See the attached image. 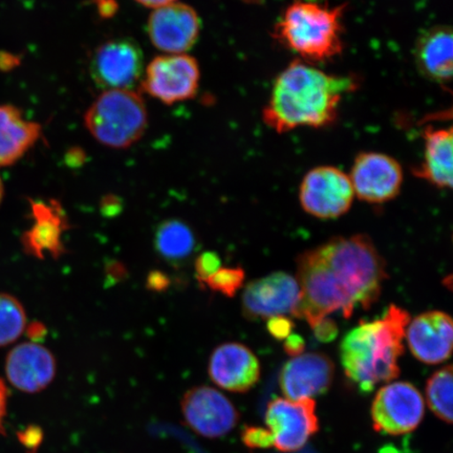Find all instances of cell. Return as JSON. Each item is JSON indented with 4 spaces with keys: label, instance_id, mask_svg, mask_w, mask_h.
I'll return each mask as SVG.
<instances>
[{
    "label": "cell",
    "instance_id": "1",
    "mask_svg": "<svg viewBox=\"0 0 453 453\" xmlns=\"http://www.w3.org/2000/svg\"><path fill=\"white\" fill-rule=\"evenodd\" d=\"M299 299L292 315L314 328L342 311L350 319L357 309L378 302L388 279L387 264L365 234L337 236L299 255Z\"/></svg>",
    "mask_w": 453,
    "mask_h": 453
},
{
    "label": "cell",
    "instance_id": "2",
    "mask_svg": "<svg viewBox=\"0 0 453 453\" xmlns=\"http://www.w3.org/2000/svg\"><path fill=\"white\" fill-rule=\"evenodd\" d=\"M358 84L354 76L330 75L307 62L293 61L276 79L264 121L279 134L330 127L337 120L343 96Z\"/></svg>",
    "mask_w": 453,
    "mask_h": 453
},
{
    "label": "cell",
    "instance_id": "3",
    "mask_svg": "<svg viewBox=\"0 0 453 453\" xmlns=\"http://www.w3.org/2000/svg\"><path fill=\"white\" fill-rule=\"evenodd\" d=\"M410 322L409 311L392 304L382 319L360 322L342 339L340 359L345 375L360 393H372L377 385L398 378Z\"/></svg>",
    "mask_w": 453,
    "mask_h": 453
},
{
    "label": "cell",
    "instance_id": "4",
    "mask_svg": "<svg viewBox=\"0 0 453 453\" xmlns=\"http://www.w3.org/2000/svg\"><path fill=\"white\" fill-rule=\"evenodd\" d=\"M344 11L345 4L293 3L277 22L273 35L307 64L331 60L342 53Z\"/></svg>",
    "mask_w": 453,
    "mask_h": 453
},
{
    "label": "cell",
    "instance_id": "5",
    "mask_svg": "<svg viewBox=\"0 0 453 453\" xmlns=\"http://www.w3.org/2000/svg\"><path fill=\"white\" fill-rule=\"evenodd\" d=\"M84 123L99 143L123 150L143 137L149 113L143 98L133 89L105 90L85 112Z\"/></svg>",
    "mask_w": 453,
    "mask_h": 453
},
{
    "label": "cell",
    "instance_id": "6",
    "mask_svg": "<svg viewBox=\"0 0 453 453\" xmlns=\"http://www.w3.org/2000/svg\"><path fill=\"white\" fill-rule=\"evenodd\" d=\"M142 88L167 105L195 97L200 85L197 61L186 54L157 56L143 73Z\"/></svg>",
    "mask_w": 453,
    "mask_h": 453
},
{
    "label": "cell",
    "instance_id": "7",
    "mask_svg": "<svg viewBox=\"0 0 453 453\" xmlns=\"http://www.w3.org/2000/svg\"><path fill=\"white\" fill-rule=\"evenodd\" d=\"M354 196L349 175L332 166L310 170L299 190L303 211L321 219L342 217L352 207Z\"/></svg>",
    "mask_w": 453,
    "mask_h": 453
},
{
    "label": "cell",
    "instance_id": "8",
    "mask_svg": "<svg viewBox=\"0 0 453 453\" xmlns=\"http://www.w3.org/2000/svg\"><path fill=\"white\" fill-rule=\"evenodd\" d=\"M144 55L130 38H115L99 45L90 59V76L105 90L133 89L144 73Z\"/></svg>",
    "mask_w": 453,
    "mask_h": 453
},
{
    "label": "cell",
    "instance_id": "9",
    "mask_svg": "<svg viewBox=\"0 0 453 453\" xmlns=\"http://www.w3.org/2000/svg\"><path fill=\"white\" fill-rule=\"evenodd\" d=\"M423 395L412 384L394 382L379 389L372 405L376 432L402 435L413 432L423 420Z\"/></svg>",
    "mask_w": 453,
    "mask_h": 453
},
{
    "label": "cell",
    "instance_id": "10",
    "mask_svg": "<svg viewBox=\"0 0 453 453\" xmlns=\"http://www.w3.org/2000/svg\"><path fill=\"white\" fill-rule=\"evenodd\" d=\"M313 399L271 401L265 411V424L273 446L281 452L302 449L311 435L319 432Z\"/></svg>",
    "mask_w": 453,
    "mask_h": 453
},
{
    "label": "cell",
    "instance_id": "11",
    "mask_svg": "<svg viewBox=\"0 0 453 453\" xmlns=\"http://www.w3.org/2000/svg\"><path fill=\"white\" fill-rule=\"evenodd\" d=\"M182 412L187 425L209 439L224 437L239 422V412L231 401L209 387L189 389L182 400Z\"/></svg>",
    "mask_w": 453,
    "mask_h": 453
},
{
    "label": "cell",
    "instance_id": "12",
    "mask_svg": "<svg viewBox=\"0 0 453 453\" xmlns=\"http://www.w3.org/2000/svg\"><path fill=\"white\" fill-rule=\"evenodd\" d=\"M349 180L359 200L383 203L400 194L403 172L392 157L380 152H361L355 158Z\"/></svg>",
    "mask_w": 453,
    "mask_h": 453
},
{
    "label": "cell",
    "instance_id": "13",
    "mask_svg": "<svg viewBox=\"0 0 453 453\" xmlns=\"http://www.w3.org/2000/svg\"><path fill=\"white\" fill-rule=\"evenodd\" d=\"M296 277L275 272L248 283L242 293V313L250 320H269L292 314L299 299Z\"/></svg>",
    "mask_w": 453,
    "mask_h": 453
},
{
    "label": "cell",
    "instance_id": "14",
    "mask_svg": "<svg viewBox=\"0 0 453 453\" xmlns=\"http://www.w3.org/2000/svg\"><path fill=\"white\" fill-rule=\"evenodd\" d=\"M147 31L157 50L166 54H185L200 36L201 20L190 5L173 3L151 13Z\"/></svg>",
    "mask_w": 453,
    "mask_h": 453
},
{
    "label": "cell",
    "instance_id": "15",
    "mask_svg": "<svg viewBox=\"0 0 453 453\" xmlns=\"http://www.w3.org/2000/svg\"><path fill=\"white\" fill-rule=\"evenodd\" d=\"M334 373L335 365L325 354L307 353L293 357L280 372L281 392L290 400L313 399L331 388Z\"/></svg>",
    "mask_w": 453,
    "mask_h": 453
},
{
    "label": "cell",
    "instance_id": "16",
    "mask_svg": "<svg viewBox=\"0 0 453 453\" xmlns=\"http://www.w3.org/2000/svg\"><path fill=\"white\" fill-rule=\"evenodd\" d=\"M405 337L411 352L426 365H439L449 359L452 352L453 326L449 314L426 311L413 319L406 327Z\"/></svg>",
    "mask_w": 453,
    "mask_h": 453
},
{
    "label": "cell",
    "instance_id": "17",
    "mask_svg": "<svg viewBox=\"0 0 453 453\" xmlns=\"http://www.w3.org/2000/svg\"><path fill=\"white\" fill-rule=\"evenodd\" d=\"M209 376L218 387L229 392L246 393L259 380V361L246 345L224 343L213 350Z\"/></svg>",
    "mask_w": 453,
    "mask_h": 453
},
{
    "label": "cell",
    "instance_id": "18",
    "mask_svg": "<svg viewBox=\"0 0 453 453\" xmlns=\"http://www.w3.org/2000/svg\"><path fill=\"white\" fill-rule=\"evenodd\" d=\"M56 371L54 355L43 345L33 342L17 345L5 362L10 383L27 394L47 388L53 382Z\"/></svg>",
    "mask_w": 453,
    "mask_h": 453
},
{
    "label": "cell",
    "instance_id": "19",
    "mask_svg": "<svg viewBox=\"0 0 453 453\" xmlns=\"http://www.w3.org/2000/svg\"><path fill=\"white\" fill-rule=\"evenodd\" d=\"M34 223L24 235L25 250L39 259L61 257L65 253V232L70 224L65 209L58 201L32 202Z\"/></svg>",
    "mask_w": 453,
    "mask_h": 453
},
{
    "label": "cell",
    "instance_id": "20",
    "mask_svg": "<svg viewBox=\"0 0 453 453\" xmlns=\"http://www.w3.org/2000/svg\"><path fill=\"white\" fill-rule=\"evenodd\" d=\"M415 58L418 70L429 81L449 84L453 67L451 28L438 26L423 33L416 44Z\"/></svg>",
    "mask_w": 453,
    "mask_h": 453
},
{
    "label": "cell",
    "instance_id": "21",
    "mask_svg": "<svg viewBox=\"0 0 453 453\" xmlns=\"http://www.w3.org/2000/svg\"><path fill=\"white\" fill-rule=\"evenodd\" d=\"M41 135V124L27 120L13 105H0V167L14 165Z\"/></svg>",
    "mask_w": 453,
    "mask_h": 453
},
{
    "label": "cell",
    "instance_id": "22",
    "mask_svg": "<svg viewBox=\"0 0 453 453\" xmlns=\"http://www.w3.org/2000/svg\"><path fill=\"white\" fill-rule=\"evenodd\" d=\"M423 137V162L420 166L413 169V173L437 188H451L453 168L451 127H429L424 130Z\"/></svg>",
    "mask_w": 453,
    "mask_h": 453
},
{
    "label": "cell",
    "instance_id": "23",
    "mask_svg": "<svg viewBox=\"0 0 453 453\" xmlns=\"http://www.w3.org/2000/svg\"><path fill=\"white\" fill-rule=\"evenodd\" d=\"M155 246L163 259L172 264L183 263L194 253L196 240L194 231L180 219H167L156 232Z\"/></svg>",
    "mask_w": 453,
    "mask_h": 453
},
{
    "label": "cell",
    "instance_id": "24",
    "mask_svg": "<svg viewBox=\"0 0 453 453\" xmlns=\"http://www.w3.org/2000/svg\"><path fill=\"white\" fill-rule=\"evenodd\" d=\"M426 399L430 411L440 420L452 422V366L435 372L426 384Z\"/></svg>",
    "mask_w": 453,
    "mask_h": 453
},
{
    "label": "cell",
    "instance_id": "25",
    "mask_svg": "<svg viewBox=\"0 0 453 453\" xmlns=\"http://www.w3.org/2000/svg\"><path fill=\"white\" fill-rule=\"evenodd\" d=\"M27 328L24 307L9 294H0V347L13 343Z\"/></svg>",
    "mask_w": 453,
    "mask_h": 453
},
{
    "label": "cell",
    "instance_id": "26",
    "mask_svg": "<svg viewBox=\"0 0 453 453\" xmlns=\"http://www.w3.org/2000/svg\"><path fill=\"white\" fill-rule=\"evenodd\" d=\"M245 271L242 268H219L214 274L203 281L211 290L223 294L226 297H234L243 285Z\"/></svg>",
    "mask_w": 453,
    "mask_h": 453
},
{
    "label": "cell",
    "instance_id": "27",
    "mask_svg": "<svg viewBox=\"0 0 453 453\" xmlns=\"http://www.w3.org/2000/svg\"><path fill=\"white\" fill-rule=\"evenodd\" d=\"M195 267L196 279L203 285L208 277H211L219 268H222V263H220L218 253L207 251L198 255Z\"/></svg>",
    "mask_w": 453,
    "mask_h": 453
},
{
    "label": "cell",
    "instance_id": "28",
    "mask_svg": "<svg viewBox=\"0 0 453 453\" xmlns=\"http://www.w3.org/2000/svg\"><path fill=\"white\" fill-rule=\"evenodd\" d=\"M242 441L250 449H267L273 446L271 434L268 429L248 427L242 433Z\"/></svg>",
    "mask_w": 453,
    "mask_h": 453
},
{
    "label": "cell",
    "instance_id": "29",
    "mask_svg": "<svg viewBox=\"0 0 453 453\" xmlns=\"http://www.w3.org/2000/svg\"><path fill=\"white\" fill-rule=\"evenodd\" d=\"M292 330L293 322L285 316L273 317L268 320V331L276 339H286Z\"/></svg>",
    "mask_w": 453,
    "mask_h": 453
},
{
    "label": "cell",
    "instance_id": "30",
    "mask_svg": "<svg viewBox=\"0 0 453 453\" xmlns=\"http://www.w3.org/2000/svg\"><path fill=\"white\" fill-rule=\"evenodd\" d=\"M315 336L319 342H330L337 337L338 328L331 319H326L319 322L314 328Z\"/></svg>",
    "mask_w": 453,
    "mask_h": 453
},
{
    "label": "cell",
    "instance_id": "31",
    "mask_svg": "<svg viewBox=\"0 0 453 453\" xmlns=\"http://www.w3.org/2000/svg\"><path fill=\"white\" fill-rule=\"evenodd\" d=\"M122 211V202L116 196L109 195L102 198L101 213L105 218H115Z\"/></svg>",
    "mask_w": 453,
    "mask_h": 453
},
{
    "label": "cell",
    "instance_id": "32",
    "mask_svg": "<svg viewBox=\"0 0 453 453\" xmlns=\"http://www.w3.org/2000/svg\"><path fill=\"white\" fill-rule=\"evenodd\" d=\"M285 340V350L288 355L296 357L303 353L304 340L298 334H290Z\"/></svg>",
    "mask_w": 453,
    "mask_h": 453
},
{
    "label": "cell",
    "instance_id": "33",
    "mask_svg": "<svg viewBox=\"0 0 453 453\" xmlns=\"http://www.w3.org/2000/svg\"><path fill=\"white\" fill-rule=\"evenodd\" d=\"M169 281L166 275L161 272H152L147 280V287L152 291H163L168 287Z\"/></svg>",
    "mask_w": 453,
    "mask_h": 453
},
{
    "label": "cell",
    "instance_id": "34",
    "mask_svg": "<svg viewBox=\"0 0 453 453\" xmlns=\"http://www.w3.org/2000/svg\"><path fill=\"white\" fill-rule=\"evenodd\" d=\"M7 398L8 389L5 388V384L2 379H0V432H2L3 429L5 412H7Z\"/></svg>",
    "mask_w": 453,
    "mask_h": 453
},
{
    "label": "cell",
    "instance_id": "35",
    "mask_svg": "<svg viewBox=\"0 0 453 453\" xmlns=\"http://www.w3.org/2000/svg\"><path fill=\"white\" fill-rule=\"evenodd\" d=\"M47 334V328H45L42 324H34L31 326H28V335L33 340V342H38V340H42V337Z\"/></svg>",
    "mask_w": 453,
    "mask_h": 453
},
{
    "label": "cell",
    "instance_id": "36",
    "mask_svg": "<svg viewBox=\"0 0 453 453\" xmlns=\"http://www.w3.org/2000/svg\"><path fill=\"white\" fill-rule=\"evenodd\" d=\"M135 2L144 5L146 8L156 10L158 8L165 7L167 4H173L177 2V0H135Z\"/></svg>",
    "mask_w": 453,
    "mask_h": 453
},
{
    "label": "cell",
    "instance_id": "37",
    "mask_svg": "<svg viewBox=\"0 0 453 453\" xmlns=\"http://www.w3.org/2000/svg\"><path fill=\"white\" fill-rule=\"evenodd\" d=\"M4 194V183H3L2 178H0V203H2V201H3Z\"/></svg>",
    "mask_w": 453,
    "mask_h": 453
}]
</instances>
